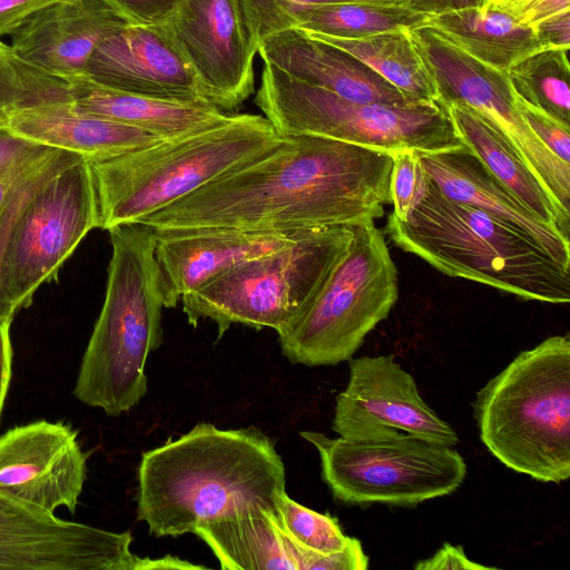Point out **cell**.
<instances>
[{
	"label": "cell",
	"mask_w": 570,
	"mask_h": 570,
	"mask_svg": "<svg viewBox=\"0 0 570 570\" xmlns=\"http://www.w3.org/2000/svg\"><path fill=\"white\" fill-rule=\"evenodd\" d=\"M417 158L426 175L446 197L511 225L533 238L559 263L570 267L569 237L532 213L468 146L417 154Z\"/></svg>",
	"instance_id": "44dd1931"
},
{
	"label": "cell",
	"mask_w": 570,
	"mask_h": 570,
	"mask_svg": "<svg viewBox=\"0 0 570 570\" xmlns=\"http://www.w3.org/2000/svg\"><path fill=\"white\" fill-rule=\"evenodd\" d=\"M259 115H230L214 127L105 159L87 160L98 228L139 223L283 141Z\"/></svg>",
	"instance_id": "5b68a950"
},
{
	"label": "cell",
	"mask_w": 570,
	"mask_h": 570,
	"mask_svg": "<svg viewBox=\"0 0 570 570\" xmlns=\"http://www.w3.org/2000/svg\"><path fill=\"white\" fill-rule=\"evenodd\" d=\"M78 431L61 421H35L0 435V492L38 509L73 513L87 475Z\"/></svg>",
	"instance_id": "2e32d148"
},
{
	"label": "cell",
	"mask_w": 570,
	"mask_h": 570,
	"mask_svg": "<svg viewBox=\"0 0 570 570\" xmlns=\"http://www.w3.org/2000/svg\"><path fill=\"white\" fill-rule=\"evenodd\" d=\"M394 155L318 136L284 137L267 155L146 216L157 232H282L374 220L391 204Z\"/></svg>",
	"instance_id": "6da1fadb"
},
{
	"label": "cell",
	"mask_w": 570,
	"mask_h": 570,
	"mask_svg": "<svg viewBox=\"0 0 570 570\" xmlns=\"http://www.w3.org/2000/svg\"><path fill=\"white\" fill-rule=\"evenodd\" d=\"M309 35L361 60L395 87L407 101H438L436 89L407 30L387 31L358 39Z\"/></svg>",
	"instance_id": "4316f807"
},
{
	"label": "cell",
	"mask_w": 570,
	"mask_h": 570,
	"mask_svg": "<svg viewBox=\"0 0 570 570\" xmlns=\"http://www.w3.org/2000/svg\"><path fill=\"white\" fill-rule=\"evenodd\" d=\"M0 129L87 160H105L160 140L150 132L77 110L67 97L0 108Z\"/></svg>",
	"instance_id": "ffe728a7"
},
{
	"label": "cell",
	"mask_w": 570,
	"mask_h": 570,
	"mask_svg": "<svg viewBox=\"0 0 570 570\" xmlns=\"http://www.w3.org/2000/svg\"><path fill=\"white\" fill-rule=\"evenodd\" d=\"M352 239L320 289L278 333L292 363L335 365L350 360L385 320L399 296L397 269L374 220L350 225Z\"/></svg>",
	"instance_id": "9c48e42d"
},
{
	"label": "cell",
	"mask_w": 570,
	"mask_h": 570,
	"mask_svg": "<svg viewBox=\"0 0 570 570\" xmlns=\"http://www.w3.org/2000/svg\"><path fill=\"white\" fill-rule=\"evenodd\" d=\"M485 6L499 9L519 23L533 28L551 16L570 10V0H487Z\"/></svg>",
	"instance_id": "8d00e7d4"
},
{
	"label": "cell",
	"mask_w": 570,
	"mask_h": 570,
	"mask_svg": "<svg viewBox=\"0 0 570 570\" xmlns=\"http://www.w3.org/2000/svg\"><path fill=\"white\" fill-rule=\"evenodd\" d=\"M455 129L468 146L532 213L569 237L570 215L549 196L501 127L472 107L446 106Z\"/></svg>",
	"instance_id": "cb8c5ba5"
},
{
	"label": "cell",
	"mask_w": 570,
	"mask_h": 570,
	"mask_svg": "<svg viewBox=\"0 0 570 570\" xmlns=\"http://www.w3.org/2000/svg\"><path fill=\"white\" fill-rule=\"evenodd\" d=\"M98 216L87 159L70 155L31 190L0 255V317L12 320L52 278Z\"/></svg>",
	"instance_id": "30bf717a"
},
{
	"label": "cell",
	"mask_w": 570,
	"mask_h": 570,
	"mask_svg": "<svg viewBox=\"0 0 570 570\" xmlns=\"http://www.w3.org/2000/svg\"><path fill=\"white\" fill-rule=\"evenodd\" d=\"M487 0H410V8L428 17L484 7Z\"/></svg>",
	"instance_id": "7bdbcfd3"
},
{
	"label": "cell",
	"mask_w": 570,
	"mask_h": 570,
	"mask_svg": "<svg viewBox=\"0 0 570 570\" xmlns=\"http://www.w3.org/2000/svg\"><path fill=\"white\" fill-rule=\"evenodd\" d=\"M428 175L415 151L394 155L391 175V204L393 215L405 220L412 209L423 198L426 189Z\"/></svg>",
	"instance_id": "1f68e13d"
},
{
	"label": "cell",
	"mask_w": 570,
	"mask_h": 570,
	"mask_svg": "<svg viewBox=\"0 0 570 570\" xmlns=\"http://www.w3.org/2000/svg\"><path fill=\"white\" fill-rule=\"evenodd\" d=\"M274 505L276 512L272 514L277 524L293 540L309 550L328 556L342 551L351 540L342 531L336 518L297 503L285 490L276 493Z\"/></svg>",
	"instance_id": "f546056e"
},
{
	"label": "cell",
	"mask_w": 570,
	"mask_h": 570,
	"mask_svg": "<svg viewBox=\"0 0 570 570\" xmlns=\"http://www.w3.org/2000/svg\"><path fill=\"white\" fill-rule=\"evenodd\" d=\"M346 387L336 396L333 431L346 439L406 433L454 446L459 439L421 397L414 377L393 355L350 358Z\"/></svg>",
	"instance_id": "5bb4252c"
},
{
	"label": "cell",
	"mask_w": 570,
	"mask_h": 570,
	"mask_svg": "<svg viewBox=\"0 0 570 570\" xmlns=\"http://www.w3.org/2000/svg\"><path fill=\"white\" fill-rule=\"evenodd\" d=\"M426 24L471 57L504 72L543 49L532 27L489 6L431 16Z\"/></svg>",
	"instance_id": "d4e9b609"
},
{
	"label": "cell",
	"mask_w": 570,
	"mask_h": 570,
	"mask_svg": "<svg viewBox=\"0 0 570 570\" xmlns=\"http://www.w3.org/2000/svg\"><path fill=\"white\" fill-rule=\"evenodd\" d=\"M257 53L291 77L361 104H412L351 53L292 28L262 40Z\"/></svg>",
	"instance_id": "7402d4cb"
},
{
	"label": "cell",
	"mask_w": 570,
	"mask_h": 570,
	"mask_svg": "<svg viewBox=\"0 0 570 570\" xmlns=\"http://www.w3.org/2000/svg\"><path fill=\"white\" fill-rule=\"evenodd\" d=\"M385 233L397 247L448 276L523 299L570 301V267L511 225L450 199L429 176L423 198L405 220L391 213Z\"/></svg>",
	"instance_id": "3957f363"
},
{
	"label": "cell",
	"mask_w": 570,
	"mask_h": 570,
	"mask_svg": "<svg viewBox=\"0 0 570 570\" xmlns=\"http://www.w3.org/2000/svg\"><path fill=\"white\" fill-rule=\"evenodd\" d=\"M436 89L438 101L472 107L491 117L511 140L552 200L570 214V164L528 127L504 71L471 57L425 24L407 30Z\"/></svg>",
	"instance_id": "7c38bea8"
},
{
	"label": "cell",
	"mask_w": 570,
	"mask_h": 570,
	"mask_svg": "<svg viewBox=\"0 0 570 570\" xmlns=\"http://www.w3.org/2000/svg\"><path fill=\"white\" fill-rule=\"evenodd\" d=\"M130 532L68 521L0 492V569L139 570Z\"/></svg>",
	"instance_id": "4fadbf2b"
},
{
	"label": "cell",
	"mask_w": 570,
	"mask_h": 570,
	"mask_svg": "<svg viewBox=\"0 0 570 570\" xmlns=\"http://www.w3.org/2000/svg\"><path fill=\"white\" fill-rule=\"evenodd\" d=\"M128 24L104 0H59L10 35V48L22 60L58 76L85 73L98 46Z\"/></svg>",
	"instance_id": "d6986e66"
},
{
	"label": "cell",
	"mask_w": 570,
	"mask_h": 570,
	"mask_svg": "<svg viewBox=\"0 0 570 570\" xmlns=\"http://www.w3.org/2000/svg\"><path fill=\"white\" fill-rule=\"evenodd\" d=\"M255 104L282 137L318 136L392 155L429 154L464 145L449 110L439 101L402 106L354 102L269 63H264Z\"/></svg>",
	"instance_id": "52a82bcc"
},
{
	"label": "cell",
	"mask_w": 570,
	"mask_h": 570,
	"mask_svg": "<svg viewBox=\"0 0 570 570\" xmlns=\"http://www.w3.org/2000/svg\"><path fill=\"white\" fill-rule=\"evenodd\" d=\"M59 0H0V37L13 33L40 9Z\"/></svg>",
	"instance_id": "f35d334b"
},
{
	"label": "cell",
	"mask_w": 570,
	"mask_h": 570,
	"mask_svg": "<svg viewBox=\"0 0 570 570\" xmlns=\"http://www.w3.org/2000/svg\"><path fill=\"white\" fill-rule=\"evenodd\" d=\"M306 229V228H304ZM304 229L263 232L198 228L156 232L164 306L175 307L195 292L237 266L279 249Z\"/></svg>",
	"instance_id": "ac0fdd59"
},
{
	"label": "cell",
	"mask_w": 570,
	"mask_h": 570,
	"mask_svg": "<svg viewBox=\"0 0 570 570\" xmlns=\"http://www.w3.org/2000/svg\"><path fill=\"white\" fill-rule=\"evenodd\" d=\"M428 18L407 6L341 2L303 8L295 16L294 28L318 36L358 39L409 30L425 24Z\"/></svg>",
	"instance_id": "83f0119b"
},
{
	"label": "cell",
	"mask_w": 570,
	"mask_h": 570,
	"mask_svg": "<svg viewBox=\"0 0 570 570\" xmlns=\"http://www.w3.org/2000/svg\"><path fill=\"white\" fill-rule=\"evenodd\" d=\"M517 98V108L532 132L561 160L570 164V128Z\"/></svg>",
	"instance_id": "e575fe53"
},
{
	"label": "cell",
	"mask_w": 570,
	"mask_h": 570,
	"mask_svg": "<svg viewBox=\"0 0 570 570\" xmlns=\"http://www.w3.org/2000/svg\"><path fill=\"white\" fill-rule=\"evenodd\" d=\"M193 533L210 548L224 570H296L269 511L246 510L203 523Z\"/></svg>",
	"instance_id": "484cf974"
},
{
	"label": "cell",
	"mask_w": 570,
	"mask_h": 570,
	"mask_svg": "<svg viewBox=\"0 0 570 570\" xmlns=\"http://www.w3.org/2000/svg\"><path fill=\"white\" fill-rule=\"evenodd\" d=\"M111 258L100 314L83 353L73 395L116 416L147 392L145 365L163 338L164 306L156 232L132 223L108 230Z\"/></svg>",
	"instance_id": "277c9868"
},
{
	"label": "cell",
	"mask_w": 570,
	"mask_h": 570,
	"mask_svg": "<svg viewBox=\"0 0 570 570\" xmlns=\"http://www.w3.org/2000/svg\"><path fill=\"white\" fill-rule=\"evenodd\" d=\"M156 569H206L203 566L193 564L186 560L173 556H166L158 559L141 558L140 570Z\"/></svg>",
	"instance_id": "ee69618b"
},
{
	"label": "cell",
	"mask_w": 570,
	"mask_h": 570,
	"mask_svg": "<svg viewBox=\"0 0 570 570\" xmlns=\"http://www.w3.org/2000/svg\"><path fill=\"white\" fill-rule=\"evenodd\" d=\"M341 2L410 7V0H239L246 28L256 51L262 40L294 28L295 16L303 8Z\"/></svg>",
	"instance_id": "4dcf8cb0"
},
{
	"label": "cell",
	"mask_w": 570,
	"mask_h": 570,
	"mask_svg": "<svg viewBox=\"0 0 570 570\" xmlns=\"http://www.w3.org/2000/svg\"><path fill=\"white\" fill-rule=\"evenodd\" d=\"M11 321L12 320L0 321V417L10 386L12 372Z\"/></svg>",
	"instance_id": "b9f144b4"
},
{
	"label": "cell",
	"mask_w": 570,
	"mask_h": 570,
	"mask_svg": "<svg viewBox=\"0 0 570 570\" xmlns=\"http://www.w3.org/2000/svg\"><path fill=\"white\" fill-rule=\"evenodd\" d=\"M285 481L282 458L262 432L199 423L142 454L137 519L160 538L250 509L275 513Z\"/></svg>",
	"instance_id": "7a4b0ae2"
},
{
	"label": "cell",
	"mask_w": 570,
	"mask_h": 570,
	"mask_svg": "<svg viewBox=\"0 0 570 570\" xmlns=\"http://www.w3.org/2000/svg\"><path fill=\"white\" fill-rule=\"evenodd\" d=\"M352 239L350 226L306 228L292 243L250 259L181 297L188 323L212 320L218 340L234 323L278 333L313 299Z\"/></svg>",
	"instance_id": "ba28073f"
},
{
	"label": "cell",
	"mask_w": 570,
	"mask_h": 570,
	"mask_svg": "<svg viewBox=\"0 0 570 570\" xmlns=\"http://www.w3.org/2000/svg\"><path fill=\"white\" fill-rule=\"evenodd\" d=\"M63 78L67 100L77 110L142 129L160 139L204 130L230 116L208 102L166 100L118 90L85 73Z\"/></svg>",
	"instance_id": "603a6c76"
},
{
	"label": "cell",
	"mask_w": 570,
	"mask_h": 570,
	"mask_svg": "<svg viewBox=\"0 0 570 570\" xmlns=\"http://www.w3.org/2000/svg\"><path fill=\"white\" fill-rule=\"evenodd\" d=\"M130 24H166L180 0H104Z\"/></svg>",
	"instance_id": "d590c367"
},
{
	"label": "cell",
	"mask_w": 570,
	"mask_h": 570,
	"mask_svg": "<svg viewBox=\"0 0 570 570\" xmlns=\"http://www.w3.org/2000/svg\"><path fill=\"white\" fill-rule=\"evenodd\" d=\"M85 75L132 94L210 104L167 24H126L98 46Z\"/></svg>",
	"instance_id": "e0dca14e"
},
{
	"label": "cell",
	"mask_w": 570,
	"mask_h": 570,
	"mask_svg": "<svg viewBox=\"0 0 570 570\" xmlns=\"http://www.w3.org/2000/svg\"><path fill=\"white\" fill-rule=\"evenodd\" d=\"M318 451L322 476L333 497L347 504L412 507L456 491L466 475L453 449L406 433L331 439L301 432Z\"/></svg>",
	"instance_id": "8fae6325"
},
{
	"label": "cell",
	"mask_w": 570,
	"mask_h": 570,
	"mask_svg": "<svg viewBox=\"0 0 570 570\" xmlns=\"http://www.w3.org/2000/svg\"><path fill=\"white\" fill-rule=\"evenodd\" d=\"M59 150L32 144L0 129V178L26 173L53 157Z\"/></svg>",
	"instance_id": "836d02e7"
},
{
	"label": "cell",
	"mask_w": 570,
	"mask_h": 570,
	"mask_svg": "<svg viewBox=\"0 0 570 570\" xmlns=\"http://www.w3.org/2000/svg\"><path fill=\"white\" fill-rule=\"evenodd\" d=\"M69 154L59 150L53 157L26 173L0 178V208L9 204L28 184L43 175Z\"/></svg>",
	"instance_id": "60d3db41"
},
{
	"label": "cell",
	"mask_w": 570,
	"mask_h": 570,
	"mask_svg": "<svg viewBox=\"0 0 570 570\" xmlns=\"http://www.w3.org/2000/svg\"><path fill=\"white\" fill-rule=\"evenodd\" d=\"M277 527L296 570H365L368 568V557L364 552L361 541L356 538L351 537L350 542L342 551L323 556L301 546L284 532L278 524Z\"/></svg>",
	"instance_id": "d6a6232c"
},
{
	"label": "cell",
	"mask_w": 570,
	"mask_h": 570,
	"mask_svg": "<svg viewBox=\"0 0 570 570\" xmlns=\"http://www.w3.org/2000/svg\"><path fill=\"white\" fill-rule=\"evenodd\" d=\"M480 440L507 468L540 482L570 475V338L521 352L478 393Z\"/></svg>",
	"instance_id": "8992f818"
},
{
	"label": "cell",
	"mask_w": 570,
	"mask_h": 570,
	"mask_svg": "<svg viewBox=\"0 0 570 570\" xmlns=\"http://www.w3.org/2000/svg\"><path fill=\"white\" fill-rule=\"evenodd\" d=\"M543 49L570 47V10L551 16L533 27Z\"/></svg>",
	"instance_id": "ab89813d"
},
{
	"label": "cell",
	"mask_w": 570,
	"mask_h": 570,
	"mask_svg": "<svg viewBox=\"0 0 570 570\" xmlns=\"http://www.w3.org/2000/svg\"><path fill=\"white\" fill-rule=\"evenodd\" d=\"M206 99L238 108L254 91V48L239 0H180L166 23Z\"/></svg>",
	"instance_id": "9a60e30c"
},
{
	"label": "cell",
	"mask_w": 570,
	"mask_h": 570,
	"mask_svg": "<svg viewBox=\"0 0 570 570\" xmlns=\"http://www.w3.org/2000/svg\"><path fill=\"white\" fill-rule=\"evenodd\" d=\"M415 570H489L497 569L470 560L461 546L444 543L432 557L414 564Z\"/></svg>",
	"instance_id": "74e56055"
},
{
	"label": "cell",
	"mask_w": 570,
	"mask_h": 570,
	"mask_svg": "<svg viewBox=\"0 0 570 570\" xmlns=\"http://www.w3.org/2000/svg\"><path fill=\"white\" fill-rule=\"evenodd\" d=\"M569 50L541 49L508 71L518 98L570 128Z\"/></svg>",
	"instance_id": "f1b7e54d"
}]
</instances>
